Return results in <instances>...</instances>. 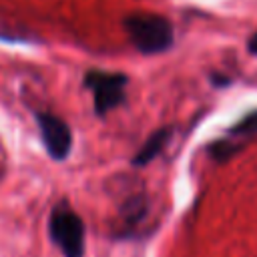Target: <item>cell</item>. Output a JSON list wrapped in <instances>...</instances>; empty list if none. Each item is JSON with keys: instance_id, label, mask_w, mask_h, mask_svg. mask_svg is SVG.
Returning <instances> with one entry per match:
<instances>
[{"instance_id": "obj_1", "label": "cell", "mask_w": 257, "mask_h": 257, "mask_svg": "<svg viewBox=\"0 0 257 257\" xmlns=\"http://www.w3.org/2000/svg\"><path fill=\"white\" fill-rule=\"evenodd\" d=\"M124 28L141 54H159L173 46V26L157 14H131L124 18Z\"/></svg>"}, {"instance_id": "obj_2", "label": "cell", "mask_w": 257, "mask_h": 257, "mask_svg": "<svg viewBox=\"0 0 257 257\" xmlns=\"http://www.w3.org/2000/svg\"><path fill=\"white\" fill-rule=\"evenodd\" d=\"M48 233L64 257L84 255V223L66 203H60L52 209Z\"/></svg>"}, {"instance_id": "obj_3", "label": "cell", "mask_w": 257, "mask_h": 257, "mask_svg": "<svg viewBox=\"0 0 257 257\" xmlns=\"http://www.w3.org/2000/svg\"><path fill=\"white\" fill-rule=\"evenodd\" d=\"M126 76L120 72H104V70H88L84 76V86L92 90L94 110L104 116L108 110L116 108L124 100Z\"/></svg>"}, {"instance_id": "obj_4", "label": "cell", "mask_w": 257, "mask_h": 257, "mask_svg": "<svg viewBox=\"0 0 257 257\" xmlns=\"http://www.w3.org/2000/svg\"><path fill=\"white\" fill-rule=\"evenodd\" d=\"M36 122H38L40 137H42V143L48 155L54 161H64L72 147L70 126L52 112H36Z\"/></svg>"}, {"instance_id": "obj_5", "label": "cell", "mask_w": 257, "mask_h": 257, "mask_svg": "<svg viewBox=\"0 0 257 257\" xmlns=\"http://www.w3.org/2000/svg\"><path fill=\"white\" fill-rule=\"evenodd\" d=\"M171 126H163V128H159V131H155L147 141H145V145L137 151V155L133 157V165L135 167H145V165H149L157 155H161V151L165 149V145L169 143V139H171Z\"/></svg>"}, {"instance_id": "obj_6", "label": "cell", "mask_w": 257, "mask_h": 257, "mask_svg": "<svg viewBox=\"0 0 257 257\" xmlns=\"http://www.w3.org/2000/svg\"><path fill=\"white\" fill-rule=\"evenodd\" d=\"M241 145L233 143V137H227V139H219L215 141L211 147H209V155L215 159V161H227L229 157H233L235 153H239Z\"/></svg>"}, {"instance_id": "obj_7", "label": "cell", "mask_w": 257, "mask_h": 257, "mask_svg": "<svg viewBox=\"0 0 257 257\" xmlns=\"http://www.w3.org/2000/svg\"><path fill=\"white\" fill-rule=\"evenodd\" d=\"M257 133V110L245 114L237 124H233L229 128V137L237 139V137H251Z\"/></svg>"}, {"instance_id": "obj_8", "label": "cell", "mask_w": 257, "mask_h": 257, "mask_svg": "<svg viewBox=\"0 0 257 257\" xmlns=\"http://www.w3.org/2000/svg\"><path fill=\"white\" fill-rule=\"evenodd\" d=\"M247 48H249V52H251V54H257V32H255V34L249 38Z\"/></svg>"}, {"instance_id": "obj_9", "label": "cell", "mask_w": 257, "mask_h": 257, "mask_svg": "<svg viewBox=\"0 0 257 257\" xmlns=\"http://www.w3.org/2000/svg\"><path fill=\"white\" fill-rule=\"evenodd\" d=\"M211 80H213V84H217V86H225V84H229V78H225V76H213Z\"/></svg>"}]
</instances>
